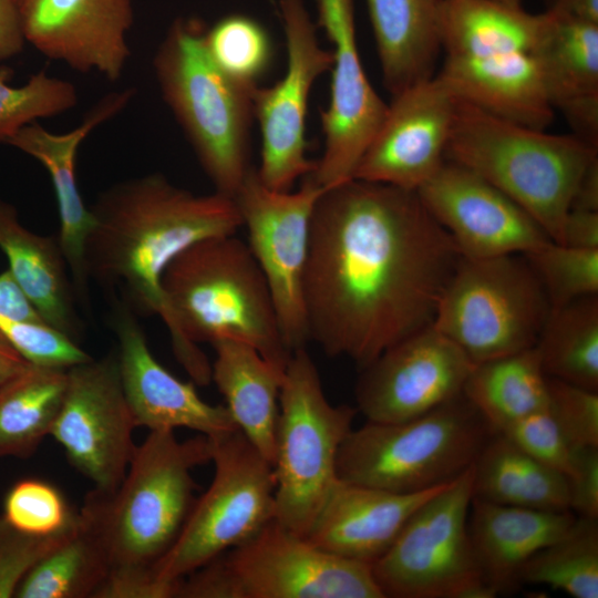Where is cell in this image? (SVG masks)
Wrapping results in <instances>:
<instances>
[{"mask_svg": "<svg viewBox=\"0 0 598 598\" xmlns=\"http://www.w3.org/2000/svg\"><path fill=\"white\" fill-rule=\"evenodd\" d=\"M383 83L391 95L434 76L442 0H367Z\"/></svg>", "mask_w": 598, "mask_h": 598, "instance_id": "obj_28", "label": "cell"}, {"mask_svg": "<svg viewBox=\"0 0 598 598\" xmlns=\"http://www.w3.org/2000/svg\"><path fill=\"white\" fill-rule=\"evenodd\" d=\"M0 334L29 363L69 369L92 357L75 340L47 322H23L0 318Z\"/></svg>", "mask_w": 598, "mask_h": 598, "instance_id": "obj_41", "label": "cell"}, {"mask_svg": "<svg viewBox=\"0 0 598 598\" xmlns=\"http://www.w3.org/2000/svg\"><path fill=\"white\" fill-rule=\"evenodd\" d=\"M27 42L50 60L118 80L131 56L133 0H13Z\"/></svg>", "mask_w": 598, "mask_h": 598, "instance_id": "obj_20", "label": "cell"}, {"mask_svg": "<svg viewBox=\"0 0 598 598\" xmlns=\"http://www.w3.org/2000/svg\"><path fill=\"white\" fill-rule=\"evenodd\" d=\"M76 515L58 487L29 477L18 481L9 489L1 516L18 530L50 536L69 528Z\"/></svg>", "mask_w": 598, "mask_h": 598, "instance_id": "obj_40", "label": "cell"}, {"mask_svg": "<svg viewBox=\"0 0 598 598\" xmlns=\"http://www.w3.org/2000/svg\"><path fill=\"white\" fill-rule=\"evenodd\" d=\"M461 258L417 192L358 178L324 189L303 279L310 341L367 367L432 324Z\"/></svg>", "mask_w": 598, "mask_h": 598, "instance_id": "obj_1", "label": "cell"}, {"mask_svg": "<svg viewBox=\"0 0 598 598\" xmlns=\"http://www.w3.org/2000/svg\"><path fill=\"white\" fill-rule=\"evenodd\" d=\"M535 347L548 378L598 391V295L551 309Z\"/></svg>", "mask_w": 598, "mask_h": 598, "instance_id": "obj_34", "label": "cell"}, {"mask_svg": "<svg viewBox=\"0 0 598 598\" xmlns=\"http://www.w3.org/2000/svg\"><path fill=\"white\" fill-rule=\"evenodd\" d=\"M205 25L177 18L158 45L153 68L168 105L215 192L234 198L249 162L252 92L221 71L208 54Z\"/></svg>", "mask_w": 598, "mask_h": 598, "instance_id": "obj_6", "label": "cell"}, {"mask_svg": "<svg viewBox=\"0 0 598 598\" xmlns=\"http://www.w3.org/2000/svg\"><path fill=\"white\" fill-rule=\"evenodd\" d=\"M473 497L540 511H570L567 476L499 433L487 441L473 464Z\"/></svg>", "mask_w": 598, "mask_h": 598, "instance_id": "obj_31", "label": "cell"}, {"mask_svg": "<svg viewBox=\"0 0 598 598\" xmlns=\"http://www.w3.org/2000/svg\"><path fill=\"white\" fill-rule=\"evenodd\" d=\"M495 433L461 393L406 421L352 429L339 448L337 476L398 493L425 491L466 472Z\"/></svg>", "mask_w": 598, "mask_h": 598, "instance_id": "obj_7", "label": "cell"}, {"mask_svg": "<svg viewBox=\"0 0 598 598\" xmlns=\"http://www.w3.org/2000/svg\"><path fill=\"white\" fill-rule=\"evenodd\" d=\"M569 509L579 517L598 518V447L573 450L567 474Z\"/></svg>", "mask_w": 598, "mask_h": 598, "instance_id": "obj_45", "label": "cell"}, {"mask_svg": "<svg viewBox=\"0 0 598 598\" xmlns=\"http://www.w3.org/2000/svg\"><path fill=\"white\" fill-rule=\"evenodd\" d=\"M318 25L332 44L330 100L321 112L323 153L309 174L327 189L353 178L388 104L371 85L357 44L353 0H316Z\"/></svg>", "mask_w": 598, "mask_h": 598, "instance_id": "obj_16", "label": "cell"}, {"mask_svg": "<svg viewBox=\"0 0 598 598\" xmlns=\"http://www.w3.org/2000/svg\"><path fill=\"white\" fill-rule=\"evenodd\" d=\"M547 10L571 19L598 23V0H549Z\"/></svg>", "mask_w": 598, "mask_h": 598, "instance_id": "obj_49", "label": "cell"}, {"mask_svg": "<svg viewBox=\"0 0 598 598\" xmlns=\"http://www.w3.org/2000/svg\"><path fill=\"white\" fill-rule=\"evenodd\" d=\"M598 147L492 115L456 97L445 159L497 187L561 241L576 186Z\"/></svg>", "mask_w": 598, "mask_h": 598, "instance_id": "obj_5", "label": "cell"}, {"mask_svg": "<svg viewBox=\"0 0 598 598\" xmlns=\"http://www.w3.org/2000/svg\"><path fill=\"white\" fill-rule=\"evenodd\" d=\"M123 392L136 427H186L215 439L237 430L226 405L205 402L192 382H183L153 355L146 337L126 307L114 317Z\"/></svg>", "mask_w": 598, "mask_h": 598, "instance_id": "obj_21", "label": "cell"}, {"mask_svg": "<svg viewBox=\"0 0 598 598\" xmlns=\"http://www.w3.org/2000/svg\"><path fill=\"white\" fill-rule=\"evenodd\" d=\"M68 369L28 363L0 383V458L30 457L50 435L62 405Z\"/></svg>", "mask_w": 598, "mask_h": 598, "instance_id": "obj_32", "label": "cell"}, {"mask_svg": "<svg viewBox=\"0 0 598 598\" xmlns=\"http://www.w3.org/2000/svg\"><path fill=\"white\" fill-rule=\"evenodd\" d=\"M548 411L571 450L598 447V391L547 377Z\"/></svg>", "mask_w": 598, "mask_h": 598, "instance_id": "obj_42", "label": "cell"}, {"mask_svg": "<svg viewBox=\"0 0 598 598\" xmlns=\"http://www.w3.org/2000/svg\"><path fill=\"white\" fill-rule=\"evenodd\" d=\"M463 394L496 433L546 409L547 375L536 347L475 364Z\"/></svg>", "mask_w": 598, "mask_h": 598, "instance_id": "obj_33", "label": "cell"}, {"mask_svg": "<svg viewBox=\"0 0 598 598\" xmlns=\"http://www.w3.org/2000/svg\"><path fill=\"white\" fill-rule=\"evenodd\" d=\"M417 194L463 257L525 255L553 241L522 206L456 163L445 159Z\"/></svg>", "mask_w": 598, "mask_h": 598, "instance_id": "obj_18", "label": "cell"}, {"mask_svg": "<svg viewBox=\"0 0 598 598\" xmlns=\"http://www.w3.org/2000/svg\"><path fill=\"white\" fill-rule=\"evenodd\" d=\"M497 433L533 458L566 476L569 473L573 450L548 408L528 414Z\"/></svg>", "mask_w": 598, "mask_h": 598, "instance_id": "obj_44", "label": "cell"}, {"mask_svg": "<svg viewBox=\"0 0 598 598\" xmlns=\"http://www.w3.org/2000/svg\"><path fill=\"white\" fill-rule=\"evenodd\" d=\"M0 248L9 271L43 320L76 341L81 326L58 238L25 228L17 209L0 199Z\"/></svg>", "mask_w": 598, "mask_h": 598, "instance_id": "obj_29", "label": "cell"}, {"mask_svg": "<svg viewBox=\"0 0 598 598\" xmlns=\"http://www.w3.org/2000/svg\"><path fill=\"white\" fill-rule=\"evenodd\" d=\"M450 483L398 493L338 480L305 538L331 554L372 565L416 509Z\"/></svg>", "mask_w": 598, "mask_h": 598, "instance_id": "obj_23", "label": "cell"}, {"mask_svg": "<svg viewBox=\"0 0 598 598\" xmlns=\"http://www.w3.org/2000/svg\"><path fill=\"white\" fill-rule=\"evenodd\" d=\"M24 37L13 0H0V65L23 51Z\"/></svg>", "mask_w": 598, "mask_h": 598, "instance_id": "obj_47", "label": "cell"}, {"mask_svg": "<svg viewBox=\"0 0 598 598\" xmlns=\"http://www.w3.org/2000/svg\"><path fill=\"white\" fill-rule=\"evenodd\" d=\"M94 224L84 248L87 278L122 287L146 313L159 315L162 276L193 244L243 226L235 199L197 195L152 173L103 190L90 207Z\"/></svg>", "mask_w": 598, "mask_h": 598, "instance_id": "obj_3", "label": "cell"}, {"mask_svg": "<svg viewBox=\"0 0 598 598\" xmlns=\"http://www.w3.org/2000/svg\"><path fill=\"white\" fill-rule=\"evenodd\" d=\"M545 13L533 55L547 96L574 135L598 147V23Z\"/></svg>", "mask_w": 598, "mask_h": 598, "instance_id": "obj_24", "label": "cell"}, {"mask_svg": "<svg viewBox=\"0 0 598 598\" xmlns=\"http://www.w3.org/2000/svg\"><path fill=\"white\" fill-rule=\"evenodd\" d=\"M569 209L598 212V158L592 161L581 175Z\"/></svg>", "mask_w": 598, "mask_h": 598, "instance_id": "obj_48", "label": "cell"}, {"mask_svg": "<svg viewBox=\"0 0 598 598\" xmlns=\"http://www.w3.org/2000/svg\"><path fill=\"white\" fill-rule=\"evenodd\" d=\"M210 440L213 481L154 568L155 580L171 588L173 598L178 580L248 542L275 519L274 466L239 429Z\"/></svg>", "mask_w": 598, "mask_h": 598, "instance_id": "obj_10", "label": "cell"}, {"mask_svg": "<svg viewBox=\"0 0 598 598\" xmlns=\"http://www.w3.org/2000/svg\"><path fill=\"white\" fill-rule=\"evenodd\" d=\"M392 97L353 178L417 192L445 162L456 97L436 74Z\"/></svg>", "mask_w": 598, "mask_h": 598, "instance_id": "obj_19", "label": "cell"}, {"mask_svg": "<svg viewBox=\"0 0 598 598\" xmlns=\"http://www.w3.org/2000/svg\"><path fill=\"white\" fill-rule=\"evenodd\" d=\"M577 516L472 498L467 528L483 579L496 597L514 590L526 561L561 537Z\"/></svg>", "mask_w": 598, "mask_h": 598, "instance_id": "obj_26", "label": "cell"}, {"mask_svg": "<svg viewBox=\"0 0 598 598\" xmlns=\"http://www.w3.org/2000/svg\"><path fill=\"white\" fill-rule=\"evenodd\" d=\"M358 409L331 404L306 348L292 351L279 394L275 519L305 537L338 482L339 448Z\"/></svg>", "mask_w": 598, "mask_h": 598, "instance_id": "obj_8", "label": "cell"}, {"mask_svg": "<svg viewBox=\"0 0 598 598\" xmlns=\"http://www.w3.org/2000/svg\"><path fill=\"white\" fill-rule=\"evenodd\" d=\"M550 310L524 255L462 256L432 326L477 364L535 347Z\"/></svg>", "mask_w": 598, "mask_h": 598, "instance_id": "obj_9", "label": "cell"}, {"mask_svg": "<svg viewBox=\"0 0 598 598\" xmlns=\"http://www.w3.org/2000/svg\"><path fill=\"white\" fill-rule=\"evenodd\" d=\"M498 1H502L506 4H509V6H513V7H523L522 6V2L523 0H498Z\"/></svg>", "mask_w": 598, "mask_h": 598, "instance_id": "obj_51", "label": "cell"}, {"mask_svg": "<svg viewBox=\"0 0 598 598\" xmlns=\"http://www.w3.org/2000/svg\"><path fill=\"white\" fill-rule=\"evenodd\" d=\"M546 585L574 598H598V523L577 516L558 539L534 554L518 585Z\"/></svg>", "mask_w": 598, "mask_h": 598, "instance_id": "obj_36", "label": "cell"}, {"mask_svg": "<svg viewBox=\"0 0 598 598\" xmlns=\"http://www.w3.org/2000/svg\"><path fill=\"white\" fill-rule=\"evenodd\" d=\"M159 317L174 353L192 380L206 385L212 364L198 343L235 340L255 348L281 372L291 357L264 274L236 234L202 239L179 255L161 279Z\"/></svg>", "mask_w": 598, "mask_h": 598, "instance_id": "obj_4", "label": "cell"}, {"mask_svg": "<svg viewBox=\"0 0 598 598\" xmlns=\"http://www.w3.org/2000/svg\"><path fill=\"white\" fill-rule=\"evenodd\" d=\"M205 47L216 65L230 78L257 85L272 58L266 29L255 19L231 13L205 30Z\"/></svg>", "mask_w": 598, "mask_h": 598, "instance_id": "obj_37", "label": "cell"}, {"mask_svg": "<svg viewBox=\"0 0 598 598\" xmlns=\"http://www.w3.org/2000/svg\"><path fill=\"white\" fill-rule=\"evenodd\" d=\"M76 525L78 515L65 530L50 536H37L16 529L0 516V598L14 597L29 571L62 544Z\"/></svg>", "mask_w": 598, "mask_h": 598, "instance_id": "obj_43", "label": "cell"}, {"mask_svg": "<svg viewBox=\"0 0 598 598\" xmlns=\"http://www.w3.org/2000/svg\"><path fill=\"white\" fill-rule=\"evenodd\" d=\"M221 556L239 598H384L371 565L326 551L276 519Z\"/></svg>", "mask_w": 598, "mask_h": 598, "instance_id": "obj_15", "label": "cell"}, {"mask_svg": "<svg viewBox=\"0 0 598 598\" xmlns=\"http://www.w3.org/2000/svg\"><path fill=\"white\" fill-rule=\"evenodd\" d=\"M135 427L115 353L68 369L64 399L50 435L94 488L109 492L122 482L136 447Z\"/></svg>", "mask_w": 598, "mask_h": 598, "instance_id": "obj_14", "label": "cell"}, {"mask_svg": "<svg viewBox=\"0 0 598 598\" xmlns=\"http://www.w3.org/2000/svg\"><path fill=\"white\" fill-rule=\"evenodd\" d=\"M135 90L111 92L86 112L83 121L65 133H53L40 123L21 127L7 144L40 162L48 171L58 205V241L80 295L86 290L84 248L94 218L84 204L76 182V156L82 142L99 125L114 117L132 101Z\"/></svg>", "mask_w": 598, "mask_h": 598, "instance_id": "obj_22", "label": "cell"}, {"mask_svg": "<svg viewBox=\"0 0 598 598\" xmlns=\"http://www.w3.org/2000/svg\"><path fill=\"white\" fill-rule=\"evenodd\" d=\"M546 13L498 0H442L441 47L446 55L481 56L534 52Z\"/></svg>", "mask_w": 598, "mask_h": 598, "instance_id": "obj_30", "label": "cell"}, {"mask_svg": "<svg viewBox=\"0 0 598 598\" xmlns=\"http://www.w3.org/2000/svg\"><path fill=\"white\" fill-rule=\"evenodd\" d=\"M11 75L9 68L0 65V143L7 144L24 125L62 114L78 104L75 86L43 70L21 86L10 85Z\"/></svg>", "mask_w": 598, "mask_h": 598, "instance_id": "obj_38", "label": "cell"}, {"mask_svg": "<svg viewBox=\"0 0 598 598\" xmlns=\"http://www.w3.org/2000/svg\"><path fill=\"white\" fill-rule=\"evenodd\" d=\"M323 190L308 175L296 192L275 190L251 167L234 196L248 233L247 245L267 281L283 341L291 352L310 341L303 279L312 213Z\"/></svg>", "mask_w": 598, "mask_h": 598, "instance_id": "obj_12", "label": "cell"}, {"mask_svg": "<svg viewBox=\"0 0 598 598\" xmlns=\"http://www.w3.org/2000/svg\"><path fill=\"white\" fill-rule=\"evenodd\" d=\"M278 9L286 37V73L272 86L255 87L252 112L261 140L257 174L267 187L283 192L316 168L307 157L308 101L315 81L330 70L332 52L320 45L303 0H278Z\"/></svg>", "mask_w": 598, "mask_h": 598, "instance_id": "obj_13", "label": "cell"}, {"mask_svg": "<svg viewBox=\"0 0 598 598\" xmlns=\"http://www.w3.org/2000/svg\"><path fill=\"white\" fill-rule=\"evenodd\" d=\"M110 574L97 536L81 520L74 532L20 582L18 598H96Z\"/></svg>", "mask_w": 598, "mask_h": 598, "instance_id": "obj_35", "label": "cell"}, {"mask_svg": "<svg viewBox=\"0 0 598 598\" xmlns=\"http://www.w3.org/2000/svg\"><path fill=\"white\" fill-rule=\"evenodd\" d=\"M524 256L538 277L551 309L598 295V249L550 241Z\"/></svg>", "mask_w": 598, "mask_h": 598, "instance_id": "obj_39", "label": "cell"}, {"mask_svg": "<svg viewBox=\"0 0 598 598\" xmlns=\"http://www.w3.org/2000/svg\"><path fill=\"white\" fill-rule=\"evenodd\" d=\"M473 465L410 517L371 565L384 598H493L467 528Z\"/></svg>", "mask_w": 598, "mask_h": 598, "instance_id": "obj_11", "label": "cell"}, {"mask_svg": "<svg viewBox=\"0 0 598 598\" xmlns=\"http://www.w3.org/2000/svg\"><path fill=\"white\" fill-rule=\"evenodd\" d=\"M475 363L432 324L383 351L355 384L357 409L368 421L402 422L463 393Z\"/></svg>", "mask_w": 598, "mask_h": 598, "instance_id": "obj_17", "label": "cell"}, {"mask_svg": "<svg viewBox=\"0 0 598 598\" xmlns=\"http://www.w3.org/2000/svg\"><path fill=\"white\" fill-rule=\"evenodd\" d=\"M560 244L598 249V212L569 209L563 225Z\"/></svg>", "mask_w": 598, "mask_h": 598, "instance_id": "obj_46", "label": "cell"}, {"mask_svg": "<svg viewBox=\"0 0 598 598\" xmlns=\"http://www.w3.org/2000/svg\"><path fill=\"white\" fill-rule=\"evenodd\" d=\"M436 75L455 97L503 120L545 130L554 118L532 53L445 55Z\"/></svg>", "mask_w": 598, "mask_h": 598, "instance_id": "obj_25", "label": "cell"}, {"mask_svg": "<svg viewBox=\"0 0 598 598\" xmlns=\"http://www.w3.org/2000/svg\"><path fill=\"white\" fill-rule=\"evenodd\" d=\"M28 363L0 334V383L18 373Z\"/></svg>", "mask_w": 598, "mask_h": 598, "instance_id": "obj_50", "label": "cell"}, {"mask_svg": "<svg viewBox=\"0 0 598 598\" xmlns=\"http://www.w3.org/2000/svg\"><path fill=\"white\" fill-rule=\"evenodd\" d=\"M212 346V380L237 427L274 466L283 372L247 343L221 340Z\"/></svg>", "mask_w": 598, "mask_h": 598, "instance_id": "obj_27", "label": "cell"}, {"mask_svg": "<svg viewBox=\"0 0 598 598\" xmlns=\"http://www.w3.org/2000/svg\"><path fill=\"white\" fill-rule=\"evenodd\" d=\"M203 434L179 441L173 430L150 431L136 445L113 491H90L78 514L105 548L110 574L96 598H173L154 568L171 549L194 505L192 472L212 462Z\"/></svg>", "mask_w": 598, "mask_h": 598, "instance_id": "obj_2", "label": "cell"}]
</instances>
